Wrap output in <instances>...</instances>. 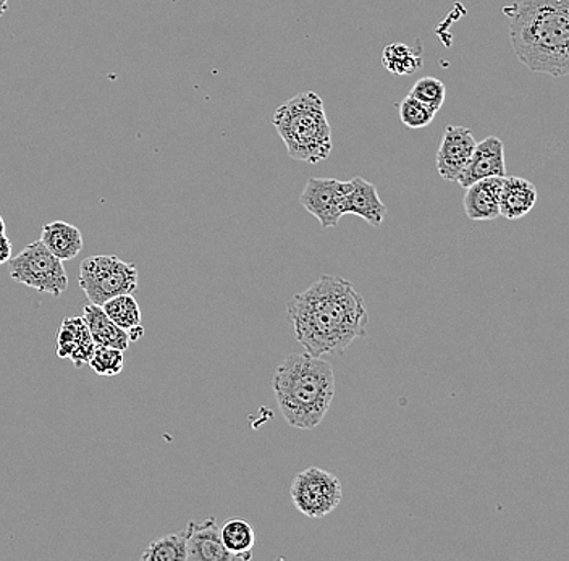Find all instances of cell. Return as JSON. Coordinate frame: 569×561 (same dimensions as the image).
Listing matches in <instances>:
<instances>
[{
	"instance_id": "cell-11",
	"label": "cell",
	"mask_w": 569,
	"mask_h": 561,
	"mask_svg": "<svg viewBox=\"0 0 569 561\" xmlns=\"http://www.w3.org/2000/svg\"><path fill=\"white\" fill-rule=\"evenodd\" d=\"M185 536H187V560L235 561V557L222 543L221 528L217 519L212 516L201 523H188Z\"/></svg>"
},
{
	"instance_id": "cell-15",
	"label": "cell",
	"mask_w": 569,
	"mask_h": 561,
	"mask_svg": "<svg viewBox=\"0 0 569 561\" xmlns=\"http://www.w3.org/2000/svg\"><path fill=\"white\" fill-rule=\"evenodd\" d=\"M537 203V190L534 183L526 178H503L502 193H500V215L510 221L529 214Z\"/></svg>"
},
{
	"instance_id": "cell-10",
	"label": "cell",
	"mask_w": 569,
	"mask_h": 561,
	"mask_svg": "<svg viewBox=\"0 0 569 561\" xmlns=\"http://www.w3.org/2000/svg\"><path fill=\"white\" fill-rule=\"evenodd\" d=\"M490 177H506L505 146L497 136H489L476 145L468 166L459 173L456 183L468 188L469 184Z\"/></svg>"
},
{
	"instance_id": "cell-7",
	"label": "cell",
	"mask_w": 569,
	"mask_h": 561,
	"mask_svg": "<svg viewBox=\"0 0 569 561\" xmlns=\"http://www.w3.org/2000/svg\"><path fill=\"white\" fill-rule=\"evenodd\" d=\"M290 495L298 512L308 518L321 519L331 515L341 505L342 482L337 475L321 468H306L294 475Z\"/></svg>"
},
{
	"instance_id": "cell-14",
	"label": "cell",
	"mask_w": 569,
	"mask_h": 561,
	"mask_svg": "<svg viewBox=\"0 0 569 561\" xmlns=\"http://www.w3.org/2000/svg\"><path fill=\"white\" fill-rule=\"evenodd\" d=\"M343 214H355L365 218L372 227H380L386 221L387 207L380 200L376 184L356 177L352 180V190L346 194L343 203Z\"/></svg>"
},
{
	"instance_id": "cell-26",
	"label": "cell",
	"mask_w": 569,
	"mask_h": 561,
	"mask_svg": "<svg viewBox=\"0 0 569 561\" xmlns=\"http://www.w3.org/2000/svg\"><path fill=\"white\" fill-rule=\"evenodd\" d=\"M9 10V0H0V16L5 15Z\"/></svg>"
},
{
	"instance_id": "cell-21",
	"label": "cell",
	"mask_w": 569,
	"mask_h": 561,
	"mask_svg": "<svg viewBox=\"0 0 569 561\" xmlns=\"http://www.w3.org/2000/svg\"><path fill=\"white\" fill-rule=\"evenodd\" d=\"M382 65L393 75H413L423 67V59L403 43H392L382 53Z\"/></svg>"
},
{
	"instance_id": "cell-27",
	"label": "cell",
	"mask_w": 569,
	"mask_h": 561,
	"mask_svg": "<svg viewBox=\"0 0 569 561\" xmlns=\"http://www.w3.org/2000/svg\"><path fill=\"white\" fill-rule=\"evenodd\" d=\"M5 231H7L5 221H3L2 215H0V235L5 234Z\"/></svg>"
},
{
	"instance_id": "cell-16",
	"label": "cell",
	"mask_w": 569,
	"mask_h": 561,
	"mask_svg": "<svg viewBox=\"0 0 569 561\" xmlns=\"http://www.w3.org/2000/svg\"><path fill=\"white\" fill-rule=\"evenodd\" d=\"M83 319L86 325H88L89 334H91L96 347L116 348V350L122 351L129 350L130 344H132L129 334L116 327L101 306L86 303Z\"/></svg>"
},
{
	"instance_id": "cell-20",
	"label": "cell",
	"mask_w": 569,
	"mask_h": 561,
	"mask_svg": "<svg viewBox=\"0 0 569 561\" xmlns=\"http://www.w3.org/2000/svg\"><path fill=\"white\" fill-rule=\"evenodd\" d=\"M143 561H187L185 531L167 534L153 540L142 556Z\"/></svg>"
},
{
	"instance_id": "cell-6",
	"label": "cell",
	"mask_w": 569,
	"mask_h": 561,
	"mask_svg": "<svg viewBox=\"0 0 569 561\" xmlns=\"http://www.w3.org/2000/svg\"><path fill=\"white\" fill-rule=\"evenodd\" d=\"M9 276L16 283L56 298L60 296L68 287L64 261L56 258L41 243V239L30 243L20 255L13 259L10 258Z\"/></svg>"
},
{
	"instance_id": "cell-4",
	"label": "cell",
	"mask_w": 569,
	"mask_h": 561,
	"mask_svg": "<svg viewBox=\"0 0 569 561\" xmlns=\"http://www.w3.org/2000/svg\"><path fill=\"white\" fill-rule=\"evenodd\" d=\"M272 122L293 159L317 164L331 156L332 128L324 102L314 91L301 92L279 105Z\"/></svg>"
},
{
	"instance_id": "cell-5",
	"label": "cell",
	"mask_w": 569,
	"mask_h": 561,
	"mask_svg": "<svg viewBox=\"0 0 569 561\" xmlns=\"http://www.w3.org/2000/svg\"><path fill=\"white\" fill-rule=\"evenodd\" d=\"M138 269L112 255L89 256L80 266L81 290L89 303L102 306L119 295H132L138 289Z\"/></svg>"
},
{
	"instance_id": "cell-23",
	"label": "cell",
	"mask_w": 569,
	"mask_h": 561,
	"mask_svg": "<svg viewBox=\"0 0 569 561\" xmlns=\"http://www.w3.org/2000/svg\"><path fill=\"white\" fill-rule=\"evenodd\" d=\"M410 94L413 96L414 99H417V101L426 104L428 109H432V111L437 114L442 105H444L447 88H445V85L442 83L438 78L424 77L414 83Z\"/></svg>"
},
{
	"instance_id": "cell-22",
	"label": "cell",
	"mask_w": 569,
	"mask_h": 561,
	"mask_svg": "<svg viewBox=\"0 0 569 561\" xmlns=\"http://www.w3.org/2000/svg\"><path fill=\"white\" fill-rule=\"evenodd\" d=\"M88 364L96 374L105 375V378L119 375L125 368V351L116 350V348L96 347Z\"/></svg>"
},
{
	"instance_id": "cell-3",
	"label": "cell",
	"mask_w": 569,
	"mask_h": 561,
	"mask_svg": "<svg viewBox=\"0 0 569 561\" xmlns=\"http://www.w3.org/2000/svg\"><path fill=\"white\" fill-rule=\"evenodd\" d=\"M272 390L284 420L294 429L313 430L334 402V369L308 354L284 356L274 372Z\"/></svg>"
},
{
	"instance_id": "cell-1",
	"label": "cell",
	"mask_w": 569,
	"mask_h": 561,
	"mask_svg": "<svg viewBox=\"0 0 569 561\" xmlns=\"http://www.w3.org/2000/svg\"><path fill=\"white\" fill-rule=\"evenodd\" d=\"M294 337L308 355L337 356L365 337L369 314L365 298L343 277L322 276L287 303Z\"/></svg>"
},
{
	"instance_id": "cell-19",
	"label": "cell",
	"mask_w": 569,
	"mask_h": 561,
	"mask_svg": "<svg viewBox=\"0 0 569 561\" xmlns=\"http://www.w3.org/2000/svg\"><path fill=\"white\" fill-rule=\"evenodd\" d=\"M102 310L108 314L109 319L129 334L132 328L142 325V310L138 301L133 295H119L111 298L102 304Z\"/></svg>"
},
{
	"instance_id": "cell-8",
	"label": "cell",
	"mask_w": 569,
	"mask_h": 561,
	"mask_svg": "<svg viewBox=\"0 0 569 561\" xmlns=\"http://www.w3.org/2000/svg\"><path fill=\"white\" fill-rule=\"evenodd\" d=\"M349 190H352V181H341L335 178H310L298 201L317 218L322 227H337L338 222L345 215L343 214V203H345Z\"/></svg>"
},
{
	"instance_id": "cell-12",
	"label": "cell",
	"mask_w": 569,
	"mask_h": 561,
	"mask_svg": "<svg viewBox=\"0 0 569 561\" xmlns=\"http://www.w3.org/2000/svg\"><path fill=\"white\" fill-rule=\"evenodd\" d=\"M94 350L96 344L83 316L65 317L57 334L58 358L70 359L77 368H83Z\"/></svg>"
},
{
	"instance_id": "cell-2",
	"label": "cell",
	"mask_w": 569,
	"mask_h": 561,
	"mask_svg": "<svg viewBox=\"0 0 569 561\" xmlns=\"http://www.w3.org/2000/svg\"><path fill=\"white\" fill-rule=\"evenodd\" d=\"M517 59L534 74H569V0H521L503 7Z\"/></svg>"
},
{
	"instance_id": "cell-25",
	"label": "cell",
	"mask_w": 569,
	"mask_h": 561,
	"mask_svg": "<svg viewBox=\"0 0 569 561\" xmlns=\"http://www.w3.org/2000/svg\"><path fill=\"white\" fill-rule=\"evenodd\" d=\"M12 242L5 234L0 235V266L5 265L12 258Z\"/></svg>"
},
{
	"instance_id": "cell-18",
	"label": "cell",
	"mask_w": 569,
	"mask_h": 561,
	"mask_svg": "<svg viewBox=\"0 0 569 561\" xmlns=\"http://www.w3.org/2000/svg\"><path fill=\"white\" fill-rule=\"evenodd\" d=\"M221 539L225 549L235 560H252L256 543V532L249 521L243 518H230L221 526Z\"/></svg>"
},
{
	"instance_id": "cell-9",
	"label": "cell",
	"mask_w": 569,
	"mask_h": 561,
	"mask_svg": "<svg viewBox=\"0 0 569 561\" xmlns=\"http://www.w3.org/2000/svg\"><path fill=\"white\" fill-rule=\"evenodd\" d=\"M478 143L471 130L466 126L448 125L442 135L437 150V170L447 181L458 180L459 173L468 166Z\"/></svg>"
},
{
	"instance_id": "cell-13",
	"label": "cell",
	"mask_w": 569,
	"mask_h": 561,
	"mask_svg": "<svg viewBox=\"0 0 569 561\" xmlns=\"http://www.w3.org/2000/svg\"><path fill=\"white\" fill-rule=\"evenodd\" d=\"M503 178L490 177L476 181L465 188L466 194L462 204L471 221H495L500 217V193H502Z\"/></svg>"
},
{
	"instance_id": "cell-17",
	"label": "cell",
	"mask_w": 569,
	"mask_h": 561,
	"mask_svg": "<svg viewBox=\"0 0 569 561\" xmlns=\"http://www.w3.org/2000/svg\"><path fill=\"white\" fill-rule=\"evenodd\" d=\"M40 239L60 261H70L83 251L80 228L67 222L56 221L44 225Z\"/></svg>"
},
{
	"instance_id": "cell-24",
	"label": "cell",
	"mask_w": 569,
	"mask_h": 561,
	"mask_svg": "<svg viewBox=\"0 0 569 561\" xmlns=\"http://www.w3.org/2000/svg\"><path fill=\"white\" fill-rule=\"evenodd\" d=\"M400 120L404 126L411 130L426 128L431 125L435 117V112L428 109L426 104L408 94L399 105Z\"/></svg>"
}]
</instances>
